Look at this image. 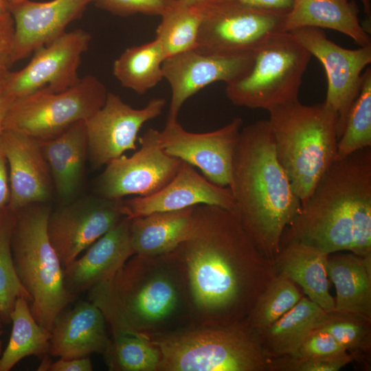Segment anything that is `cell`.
<instances>
[{"mask_svg": "<svg viewBox=\"0 0 371 371\" xmlns=\"http://www.w3.org/2000/svg\"><path fill=\"white\" fill-rule=\"evenodd\" d=\"M151 341L160 352L158 371H267L259 335L246 318L190 326Z\"/></svg>", "mask_w": 371, "mask_h": 371, "instance_id": "8992f818", "label": "cell"}, {"mask_svg": "<svg viewBox=\"0 0 371 371\" xmlns=\"http://www.w3.org/2000/svg\"><path fill=\"white\" fill-rule=\"evenodd\" d=\"M51 210L36 203L16 212L11 242L15 270L32 298L31 312L49 331L58 315L76 299L65 289L63 267L48 236Z\"/></svg>", "mask_w": 371, "mask_h": 371, "instance_id": "52a82bcc", "label": "cell"}, {"mask_svg": "<svg viewBox=\"0 0 371 371\" xmlns=\"http://www.w3.org/2000/svg\"><path fill=\"white\" fill-rule=\"evenodd\" d=\"M10 198V190L8 166L0 138V209L8 206Z\"/></svg>", "mask_w": 371, "mask_h": 371, "instance_id": "7bdbcfd3", "label": "cell"}, {"mask_svg": "<svg viewBox=\"0 0 371 371\" xmlns=\"http://www.w3.org/2000/svg\"><path fill=\"white\" fill-rule=\"evenodd\" d=\"M283 31L302 27L327 28L350 37L359 47L371 45L370 33L359 19L356 3L349 0H292Z\"/></svg>", "mask_w": 371, "mask_h": 371, "instance_id": "d4e9b609", "label": "cell"}, {"mask_svg": "<svg viewBox=\"0 0 371 371\" xmlns=\"http://www.w3.org/2000/svg\"><path fill=\"white\" fill-rule=\"evenodd\" d=\"M106 320L101 311L89 300L60 313L51 328L49 352L63 359L104 355L111 338L106 330Z\"/></svg>", "mask_w": 371, "mask_h": 371, "instance_id": "7402d4cb", "label": "cell"}, {"mask_svg": "<svg viewBox=\"0 0 371 371\" xmlns=\"http://www.w3.org/2000/svg\"><path fill=\"white\" fill-rule=\"evenodd\" d=\"M194 209L192 206L131 218L130 236L134 254L159 256L173 251L191 231Z\"/></svg>", "mask_w": 371, "mask_h": 371, "instance_id": "484cf974", "label": "cell"}, {"mask_svg": "<svg viewBox=\"0 0 371 371\" xmlns=\"http://www.w3.org/2000/svg\"><path fill=\"white\" fill-rule=\"evenodd\" d=\"M311 54L289 32H279L254 54L249 72L227 84L225 94L234 105L270 111L298 100Z\"/></svg>", "mask_w": 371, "mask_h": 371, "instance_id": "ba28073f", "label": "cell"}, {"mask_svg": "<svg viewBox=\"0 0 371 371\" xmlns=\"http://www.w3.org/2000/svg\"><path fill=\"white\" fill-rule=\"evenodd\" d=\"M363 5L365 13L370 17L371 14V4L370 0H361Z\"/></svg>", "mask_w": 371, "mask_h": 371, "instance_id": "bcb514c9", "label": "cell"}, {"mask_svg": "<svg viewBox=\"0 0 371 371\" xmlns=\"http://www.w3.org/2000/svg\"><path fill=\"white\" fill-rule=\"evenodd\" d=\"M254 54H214L195 48L166 58L163 77L171 89L167 121L177 120L183 104L204 87L215 82L227 85L247 74Z\"/></svg>", "mask_w": 371, "mask_h": 371, "instance_id": "e0dca14e", "label": "cell"}, {"mask_svg": "<svg viewBox=\"0 0 371 371\" xmlns=\"http://www.w3.org/2000/svg\"><path fill=\"white\" fill-rule=\"evenodd\" d=\"M38 371H91L92 362L89 358L63 359L52 362L45 357L37 368Z\"/></svg>", "mask_w": 371, "mask_h": 371, "instance_id": "60d3db41", "label": "cell"}, {"mask_svg": "<svg viewBox=\"0 0 371 371\" xmlns=\"http://www.w3.org/2000/svg\"><path fill=\"white\" fill-rule=\"evenodd\" d=\"M229 188L235 201V216L273 265L282 234L302 203L277 159L268 120L241 129Z\"/></svg>", "mask_w": 371, "mask_h": 371, "instance_id": "277c9868", "label": "cell"}, {"mask_svg": "<svg viewBox=\"0 0 371 371\" xmlns=\"http://www.w3.org/2000/svg\"><path fill=\"white\" fill-rule=\"evenodd\" d=\"M291 241L328 255L349 251L371 260V147L330 164L284 231L280 246Z\"/></svg>", "mask_w": 371, "mask_h": 371, "instance_id": "3957f363", "label": "cell"}, {"mask_svg": "<svg viewBox=\"0 0 371 371\" xmlns=\"http://www.w3.org/2000/svg\"><path fill=\"white\" fill-rule=\"evenodd\" d=\"M131 219L124 216L81 256L63 268L64 284L76 297L111 279L134 255L130 236Z\"/></svg>", "mask_w": 371, "mask_h": 371, "instance_id": "44dd1931", "label": "cell"}, {"mask_svg": "<svg viewBox=\"0 0 371 371\" xmlns=\"http://www.w3.org/2000/svg\"><path fill=\"white\" fill-rule=\"evenodd\" d=\"M172 252L187 274L192 326L245 319L276 274L236 216L216 205L194 206L191 231Z\"/></svg>", "mask_w": 371, "mask_h": 371, "instance_id": "6da1fadb", "label": "cell"}, {"mask_svg": "<svg viewBox=\"0 0 371 371\" xmlns=\"http://www.w3.org/2000/svg\"><path fill=\"white\" fill-rule=\"evenodd\" d=\"M91 39L88 32L77 29L37 49L25 67L5 74L6 92L14 101L41 89L60 92L74 86L80 80L78 69Z\"/></svg>", "mask_w": 371, "mask_h": 371, "instance_id": "7c38bea8", "label": "cell"}, {"mask_svg": "<svg viewBox=\"0 0 371 371\" xmlns=\"http://www.w3.org/2000/svg\"><path fill=\"white\" fill-rule=\"evenodd\" d=\"M269 112L277 159L303 204L335 160L338 115L324 102L299 100Z\"/></svg>", "mask_w": 371, "mask_h": 371, "instance_id": "5b68a950", "label": "cell"}, {"mask_svg": "<svg viewBox=\"0 0 371 371\" xmlns=\"http://www.w3.org/2000/svg\"><path fill=\"white\" fill-rule=\"evenodd\" d=\"M188 5L195 6V7H202L205 5L209 0H179Z\"/></svg>", "mask_w": 371, "mask_h": 371, "instance_id": "f6af8a7d", "label": "cell"}, {"mask_svg": "<svg viewBox=\"0 0 371 371\" xmlns=\"http://www.w3.org/2000/svg\"><path fill=\"white\" fill-rule=\"evenodd\" d=\"M327 271L336 289L335 310L371 321V260L352 252L330 254Z\"/></svg>", "mask_w": 371, "mask_h": 371, "instance_id": "4316f807", "label": "cell"}, {"mask_svg": "<svg viewBox=\"0 0 371 371\" xmlns=\"http://www.w3.org/2000/svg\"><path fill=\"white\" fill-rule=\"evenodd\" d=\"M111 371H158L160 352L150 339L135 334L112 335L104 354Z\"/></svg>", "mask_w": 371, "mask_h": 371, "instance_id": "e575fe53", "label": "cell"}, {"mask_svg": "<svg viewBox=\"0 0 371 371\" xmlns=\"http://www.w3.org/2000/svg\"><path fill=\"white\" fill-rule=\"evenodd\" d=\"M0 138L8 170V207L17 212L29 205L47 201L54 186L40 141L10 130H3Z\"/></svg>", "mask_w": 371, "mask_h": 371, "instance_id": "ffe728a7", "label": "cell"}, {"mask_svg": "<svg viewBox=\"0 0 371 371\" xmlns=\"http://www.w3.org/2000/svg\"><path fill=\"white\" fill-rule=\"evenodd\" d=\"M293 355L319 360L352 359L346 349L327 331L316 328Z\"/></svg>", "mask_w": 371, "mask_h": 371, "instance_id": "8d00e7d4", "label": "cell"}, {"mask_svg": "<svg viewBox=\"0 0 371 371\" xmlns=\"http://www.w3.org/2000/svg\"><path fill=\"white\" fill-rule=\"evenodd\" d=\"M328 255L298 241L280 246L273 264L275 273L282 274L300 286L306 297L324 311L335 309L327 271Z\"/></svg>", "mask_w": 371, "mask_h": 371, "instance_id": "603a6c76", "label": "cell"}, {"mask_svg": "<svg viewBox=\"0 0 371 371\" xmlns=\"http://www.w3.org/2000/svg\"><path fill=\"white\" fill-rule=\"evenodd\" d=\"M24 0H5L8 7L21 3Z\"/></svg>", "mask_w": 371, "mask_h": 371, "instance_id": "c3c4849f", "label": "cell"}, {"mask_svg": "<svg viewBox=\"0 0 371 371\" xmlns=\"http://www.w3.org/2000/svg\"><path fill=\"white\" fill-rule=\"evenodd\" d=\"M122 199L89 196L51 210L47 232L65 267L122 217Z\"/></svg>", "mask_w": 371, "mask_h": 371, "instance_id": "5bb4252c", "label": "cell"}, {"mask_svg": "<svg viewBox=\"0 0 371 371\" xmlns=\"http://www.w3.org/2000/svg\"><path fill=\"white\" fill-rule=\"evenodd\" d=\"M160 16L155 38L160 43L165 59L196 48L202 19L200 7L176 0Z\"/></svg>", "mask_w": 371, "mask_h": 371, "instance_id": "4dcf8cb0", "label": "cell"}, {"mask_svg": "<svg viewBox=\"0 0 371 371\" xmlns=\"http://www.w3.org/2000/svg\"><path fill=\"white\" fill-rule=\"evenodd\" d=\"M139 142L140 148L132 155H124L106 165L97 182L100 196L111 199L128 195L148 196L176 175L183 161L165 152L158 130L148 128Z\"/></svg>", "mask_w": 371, "mask_h": 371, "instance_id": "8fae6325", "label": "cell"}, {"mask_svg": "<svg viewBox=\"0 0 371 371\" xmlns=\"http://www.w3.org/2000/svg\"><path fill=\"white\" fill-rule=\"evenodd\" d=\"M176 0H92L98 8L120 16H161Z\"/></svg>", "mask_w": 371, "mask_h": 371, "instance_id": "74e56055", "label": "cell"}, {"mask_svg": "<svg viewBox=\"0 0 371 371\" xmlns=\"http://www.w3.org/2000/svg\"><path fill=\"white\" fill-rule=\"evenodd\" d=\"M3 334V330L2 328H0V337H1V335ZM2 341L0 339V357L2 355Z\"/></svg>", "mask_w": 371, "mask_h": 371, "instance_id": "681fc988", "label": "cell"}, {"mask_svg": "<svg viewBox=\"0 0 371 371\" xmlns=\"http://www.w3.org/2000/svg\"><path fill=\"white\" fill-rule=\"evenodd\" d=\"M5 74L0 76V135L3 131L4 122L8 111L14 102V100L6 92L4 87Z\"/></svg>", "mask_w": 371, "mask_h": 371, "instance_id": "ee69618b", "label": "cell"}, {"mask_svg": "<svg viewBox=\"0 0 371 371\" xmlns=\"http://www.w3.org/2000/svg\"><path fill=\"white\" fill-rule=\"evenodd\" d=\"M317 328L329 333L350 354L352 361L370 368L371 321L334 309L326 311Z\"/></svg>", "mask_w": 371, "mask_h": 371, "instance_id": "1f68e13d", "label": "cell"}, {"mask_svg": "<svg viewBox=\"0 0 371 371\" xmlns=\"http://www.w3.org/2000/svg\"><path fill=\"white\" fill-rule=\"evenodd\" d=\"M91 3L92 0H24L9 6L14 24L11 66L63 34L67 26L80 18Z\"/></svg>", "mask_w": 371, "mask_h": 371, "instance_id": "ac0fdd59", "label": "cell"}, {"mask_svg": "<svg viewBox=\"0 0 371 371\" xmlns=\"http://www.w3.org/2000/svg\"><path fill=\"white\" fill-rule=\"evenodd\" d=\"M165 56L160 43L154 40L126 48L115 60L114 76L122 87L144 94L163 79Z\"/></svg>", "mask_w": 371, "mask_h": 371, "instance_id": "f1b7e54d", "label": "cell"}, {"mask_svg": "<svg viewBox=\"0 0 371 371\" xmlns=\"http://www.w3.org/2000/svg\"><path fill=\"white\" fill-rule=\"evenodd\" d=\"M217 1H236L251 7L285 13L291 10L293 3L292 0H209L207 3Z\"/></svg>", "mask_w": 371, "mask_h": 371, "instance_id": "b9f144b4", "label": "cell"}, {"mask_svg": "<svg viewBox=\"0 0 371 371\" xmlns=\"http://www.w3.org/2000/svg\"><path fill=\"white\" fill-rule=\"evenodd\" d=\"M164 98L151 99L142 109H135L115 93L108 92L103 106L85 121L88 158L94 168L137 148L138 133L143 125L161 115Z\"/></svg>", "mask_w": 371, "mask_h": 371, "instance_id": "9a60e30c", "label": "cell"}, {"mask_svg": "<svg viewBox=\"0 0 371 371\" xmlns=\"http://www.w3.org/2000/svg\"><path fill=\"white\" fill-rule=\"evenodd\" d=\"M58 197L69 201L81 184L88 141L85 121L78 122L52 139L40 141Z\"/></svg>", "mask_w": 371, "mask_h": 371, "instance_id": "cb8c5ba5", "label": "cell"}, {"mask_svg": "<svg viewBox=\"0 0 371 371\" xmlns=\"http://www.w3.org/2000/svg\"><path fill=\"white\" fill-rule=\"evenodd\" d=\"M242 125V118L236 117L218 129L195 133L185 130L177 120L167 121L159 137L167 154L198 168L210 182L229 187Z\"/></svg>", "mask_w": 371, "mask_h": 371, "instance_id": "2e32d148", "label": "cell"}, {"mask_svg": "<svg viewBox=\"0 0 371 371\" xmlns=\"http://www.w3.org/2000/svg\"><path fill=\"white\" fill-rule=\"evenodd\" d=\"M0 328H3V322L0 319Z\"/></svg>", "mask_w": 371, "mask_h": 371, "instance_id": "f907efd6", "label": "cell"}, {"mask_svg": "<svg viewBox=\"0 0 371 371\" xmlns=\"http://www.w3.org/2000/svg\"><path fill=\"white\" fill-rule=\"evenodd\" d=\"M202 19L196 48L208 53H254L274 34L284 32L286 13L236 1L209 2Z\"/></svg>", "mask_w": 371, "mask_h": 371, "instance_id": "30bf717a", "label": "cell"}, {"mask_svg": "<svg viewBox=\"0 0 371 371\" xmlns=\"http://www.w3.org/2000/svg\"><path fill=\"white\" fill-rule=\"evenodd\" d=\"M289 33L324 67L328 83L324 102L338 115L339 139L349 110L359 93L363 73L371 63V45L346 49L316 27H302Z\"/></svg>", "mask_w": 371, "mask_h": 371, "instance_id": "4fadbf2b", "label": "cell"}, {"mask_svg": "<svg viewBox=\"0 0 371 371\" xmlns=\"http://www.w3.org/2000/svg\"><path fill=\"white\" fill-rule=\"evenodd\" d=\"M9 9L5 0H0V15L9 13Z\"/></svg>", "mask_w": 371, "mask_h": 371, "instance_id": "7dc6e473", "label": "cell"}, {"mask_svg": "<svg viewBox=\"0 0 371 371\" xmlns=\"http://www.w3.org/2000/svg\"><path fill=\"white\" fill-rule=\"evenodd\" d=\"M318 304L307 297L259 335L266 359L293 355L326 315Z\"/></svg>", "mask_w": 371, "mask_h": 371, "instance_id": "83f0119b", "label": "cell"}, {"mask_svg": "<svg viewBox=\"0 0 371 371\" xmlns=\"http://www.w3.org/2000/svg\"><path fill=\"white\" fill-rule=\"evenodd\" d=\"M112 335L149 339L192 326V301L184 267L172 252L133 255L109 280L87 291Z\"/></svg>", "mask_w": 371, "mask_h": 371, "instance_id": "7a4b0ae2", "label": "cell"}, {"mask_svg": "<svg viewBox=\"0 0 371 371\" xmlns=\"http://www.w3.org/2000/svg\"><path fill=\"white\" fill-rule=\"evenodd\" d=\"M201 204L219 206L235 215V201L229 188L210 182L194 166L183 161L173 179L156 193L122 200V212L131 219Z\"/></svg>", "mask_w": 371, "mask_h": 371, "instance_id": "d6986e66", "label": "cell"}, {"mask_svg": "<svg viewBox=\"0 0 371 371\" xmlns=\"http://www.w3.org/2000/svg\"><path fill=\"white\" fill-rule=\"evenodd\" d=\"M16 213L8 207L0 209V319L11 321L10 316L16 300L32 298L21 282L14 265L11 242Z\"/></svg>", "mask_w": 371, "mask_h": 371, "instance_id": "d6a6232c", "label": "cell"}, {"mask_svg": "<svg viewBox=\"0 0 371 371\" xmlns=\"http://www.w3.org/2000/svg\"><path fill=\"white\" fill-rule=\"evenodd\" d=\"M10 319L12 332L0 357V371H10L27 357L49 352L51 333L36 321L26 299L19 297L16 300Z\"/></svg>", "mask_w": 371, "mask_h": 371, "instance_id": "f546056e", "label": "cell"}, {"mask_svg": "<svg viewBox=\"0 0 371 371\" xmlns=\"http://www.w3.org/2000/svg\"><path fill=\"white\" fill-rule=\"evenodd\" d=\"M302 297L295 282L276 273L257 299L246 319L260 333L290 311Z\"/></svg>", "mask_w": 371, "mask_h": 371, "instance_id": "836d02e7", "label": "cell"}, {"mask_svg": "<svg viewBox=\"0 0 371 371\" xmlns=\"http://www.w3.org/2000/svg\"><path fill=\"white\" fill-rule=\"evenodd\" d=\"M108 92L104 85L91 74L63 91L41 89L12 102L3 130L19 132L41 142L52 139L93 115L104 104Z\"/></svg>", "mask_w": 371, "mask_h": 371, "instance_id": "9c48e42d", "label": "cell"}, {"mask_svg": "<svg viewBox=\"0 0 371 371\" xmlns=\"http://www.w3.org/2000/svg\"><path fill=\"white\" fill-rule=\"evenodd\" d=\"M371 147V69L362 75L359 93L352 104L344 131L338 139L335 160Z\"/></svg>", "mask_w": 371, "mask_h": 371, "instance_id": "d590c367", "label": "cell"}, {"mask_svg": "<svg viewBox=\"0 0 371 371\" xmlns=\"http://www.w3.org/2000/svg\"><path fill=\"white\" fill-rule=\"evenodd\" d=\"M14 30L10 12L0 15V76H4L11 67L10 55Z\"/></svg>", "mask_w": 371, "mask_h": 371, "instance_id": "ab89813d", "label": "cell"}, {"mask_svg": "<svg viewBox=\"0 0 371 371\" xmlns=\"http://www.w3.org/2000/svg\"><path fill=\"white\" fill-rule=\"evenodd\" d=\"M350 359L319 360L293 355L267 359V371H338Z\"/></svg>", "mask_w": 371, "mask_h": 371, "instance_id": "f35d334b", "label": "cell"}]
</instances>
